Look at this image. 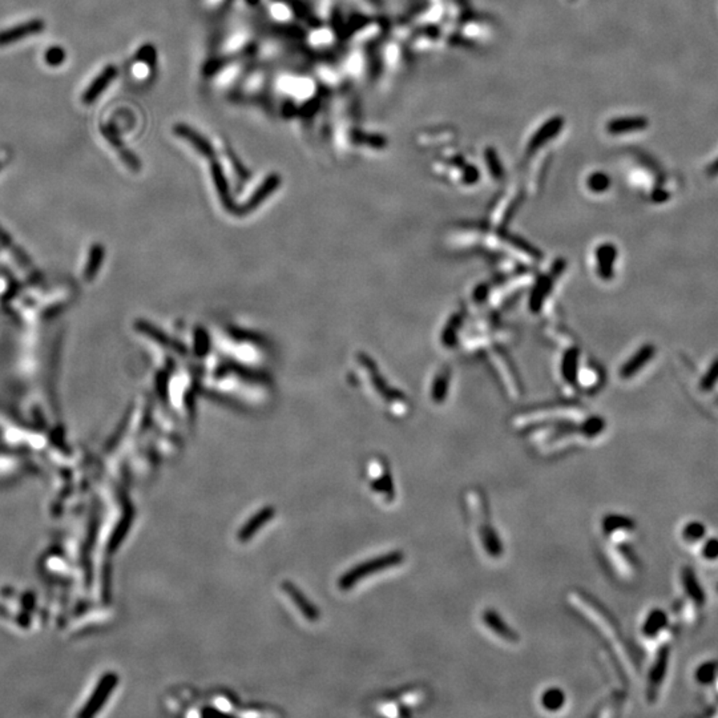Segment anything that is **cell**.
Here are the masks:
<instances>
[{
    "instance_id": "6da1fadb",
    "label": "cell",
    "mask_w": 718,
    "mask_h": 718,
    "mask_svg": "<svg viewBox=\"0 0 718 718\" xmlns=\"http://www.w3.org/2000/svg\"><path fill=\"white\" fill-rule=\"evenodd\" d=\"M403 562V555L401 552H392V553H387V555H383V556H379L374 560H370V562H364L358 567H355L353 571H350L349 574H345L340 580V587L349 588L353 587L355 583H358L361 579H365L370 574H378L382 571H386L387 568H392V567H396L399 565L401 562Z\"/></svg>"
},
{
    "instance_id": "7a4b0ae2",
    "label": "cell",
    "mask_w": 718,
    "mask_h": 718,
    "mask_svg": "<svg viewBox=\"0 0 718 718\" xmlns=\"http://www.w3.org/2000/svg\"><path fill=\"white\" fill-rule=\"evenodd\" d=\"M669 657H670L669 647H661L656 654V658L653 661L652 668L648 675V685H647V697H648V701H651V703L656 701L658 691L661 689V685L665 681Z\"/></svg>"
},
{
    "instance_id": "3957f363",
    "label": "cell",
    "mask_w": 718,
    "mask_h": 718,
    "mask_svg": "<svg viewBox=\"0 0 718 718\" xmlns=\"http://www.w3.org/2000/svg\"><path fill=\"white\" fill-rule=\"evenodd\" d=\"M46 29V23L41 19H32L27 20L25 23L16 25V26L7 28L0 31V47H6L10 44H15L20 40L27 39L29 36L38 35Z\"/></svg>"
},
{
    "instance_id": "277c9868",
    "label": "cell",
    "mask_w": 718,
    "mask_h": 718,
    "mask_svg": "<svg viewBox=\"0 0 718 718\" xmlns=\"http://www.w3.org/2000/svg\"><path fill=\"white\" fill-rule=\"evenodd\" d=\"M118 76V69L115 66H106L104 69L99 74L97 78H93L88 88L84 91L81 96L83 104L92 105L102 95L103 92L111 85V83Z\"/></svg>"
},
{
    "instance_id": "5b68a950",
    "label": "cell",
    "mask_w": 718,
    "mask_h": 718,
    "mask_svg": "<svg viewBox=\"0 0 718 718\" xmlns=\"http://www.w3.org/2000/svg\"><path fill=\"white\" fill-rule=\"evenodd\" d=\"M483 623L484 626L488 628L500 640L506 641V642H518L519 641V636L516 635V632H513L512 628H509L506 624V621L502 619V616H499L494 609L484 611Z\"/></svg>"
},
{
    "instance_id": "8992f818",
    "label": "cell",
    "mask_w": 718,
    "mask_h": 718,
    "mask_svg": "<svg viewBox=\"0 0 718 718\" xmlns=\"http://www.w3.org/2000/svg\"><path fill=\"white\" fill-rule=\"evenodd\" d=\"M681 583L685 589L686 596L697 605L704 607L706 602V595L704 588L701 587L698 577L691 567H684L681 571Z\"/></svg>"
},
{
    "instance_id": "52a82bcc",
    "label": "cell",
    "mask_w": 718,
    "mask_h": 718,
    "mask_svg": "<svg viewBox=\"0 0 718 718\" xmlns=\"http://www.w3.org/2000/svg\"><path fill=\"white\" fill-rule=\"evenodd\" d=\"M656 354V347L652 343L644 345L637 353L635 354L626 365L621 368V377L624 379L632 378L636 373H639L644 366L651 362Z\"/></svg>"
},
{
    "instance_id": "ba28073f",
    "label": "cell",
    "mask_w": 718,
    "mask_h": 718,
    "mask_svg": "<svg viewBox=\"0 0 718 718\" xmlns=\"http://www.w3.org/2000/svg\"><path fill=\"white\" fill-rule=\"evenodd\" d=\"M668 621H669V619H668L665 611H663L660 608L652 609L644 621L642 635L648 639L657 637L660 635V632H663L665 629Z\"/></svg>"
},
{
    "instance_id": "9c48e42d",
    "label": "cell",
    "mask_w": 718,
    "mask_h": 718,
    "mask_svg": "<svg viewBox=\"0 0 718 718\" xmlns=\"http://www.w3.org/2000/svg\"><path fill=\"white\" fill-rule=\"evenodd\" d=\"M648 127V120L642 116H629V118H616L608 130L614 134L627 133V132L641 131Z\"/></svg>"
},
{
    "instance_id": "30bf717a",
    "label": "cell",
    "mask_w": 718,
    "mask_h": 718,
    "mask_svg": "<svg viewBox=\"0 0 718 718\" xmlns=\"http://www.w3.org/2000/svg\"><path fill=\"white\" fill-rule=\"evenodd\" d=\"M635 528V523L629 518H624L621 515H611L604 519L602 522V530L604 534L612 535L614 532L620 531H632Z\"/></svg>"
},
{
    "instance_id": "8fae6325",
    "label": "cell",
    "mask_w": 718,
    "mask_h": 718,
    "mask_svg": "<svg viewBox=\"0 0 718 718\" xmlns=\"http://www.w3.org/2000/svg\"><path fill=\"white\" fill-rule=\"evenodd\" d=\"M541 706L548 712H558L565 705V694L559 688H551L541 694Z\"/></svg>"
},
{
    "instance_id": "7c38bea8",
    "label": "cell",
    "mask_w": 718,
    "mask_h": 718,
    "mask_svg": "<svg viewBox=\"0 0 718 718\" xmlns=\"http://www.w3.org/2000/svg\"><path fill=\"white\" fill-rule=\"evenodd\" d=\"M273 516V511L272 509H263L261 511L257 516H254L250 522L244 527V530L240 532V539L242 541L248 540L251 536L254 535V532H257L260 528H261L263 523L268 522L270 518Z\"/></svg>"
},
{
    "instance_id": "4fadbf2b",
    "label": "cell",
    "mask_w": 718,
    "mask_h": 718,
    "mask_svg": "<svg viewBox=\"0 0 718 718\" xmlns=\"http://www.w3.org/2000/svg\"><path fill=\"white\" fill-rule=\"evenodd\" d=\"M706 535V527L704 523L701 522H689L682 530V537L684 540H686L688 543H696V541H700L701 539H704V536Z\"/></svg>"
},
{
    "instance_id": "5bb4252c",
    "label": "cell",
    "mask_w": 718,
    "mask_h": 718,
    "mask_svg": "<svg viewBox=\"0 0 718 718\" xmlns=\"http://www.w3.org/2000/svg\"><path fill=\"white\" fill-rule=\"evenodd\" d=\"M718 383V357L710 364L703 379L700 380L701 392H712Z\"/></svg>"
},
{
    "instance_id": "9a60e30c",
    "label": "cell",
    "mask_w": 718,
    "mask_h": 718,
    "mask_svg": "<svg viewBox=\"0 0 718 718\" xmlns=\"http://www.w3.org/2000/svg\"><path fill=\"white\" fill-rule=\"evenodd\" d=\"M286 589L289 591L290 596L293 598V600L296 601V604L300 607L302 614H305L308 619H315L317 617V612H315L313 605H310L308 601L305 600V598L301 595L297 589H294L291 586H287Z\"/></svg>"
},
{
    "instance_id": "2e32d148",
    "label": "cell",
    "mask_w": 718,
    "mask_h": 718,
    "mask_svg": "<svg viewBox=\"0 0 718 718\" xmlns=\"http://www.w3.org/2000/svg\"><path fill=\"white\" fill-rule=\"evenodd\" d=\"M67 53L64 48L59 46L50 47L44 53V60L50 67H60L66 62Z\"/></svg>"
},
{
    "instance_id": "e0dca14e",
    "label": "cell",
    "mask_w": 718,
    "mask_h": 718,
    "mask_svg": "<svg viewBox=\"0 0 718 718\" xmlns=\"http://www.w3.org/2000/svg\"><path fill=\"white\" fill-rule=\"evenodd\" d=\"M716 670H717V665L712 661L709 663H704L703 665L698 666L697 670H696V679L700 682V684H710L714 677H716Z\"/></svg>"
},
{
    "instance_id": "ac0fdd59",
    "label": "cell",
    "mask_w": 718,
    "mask_h": 718,
    "mask_svg": "<svg viewBox=\"0 0 718 718\" xmlns=\"http://www.w3.org/2000/svg\"><path fill=\"white\" fill-rule=\"evenodd\" d=\"M600 256L601 265H602L601 270H602L604 275L609 277V275H612V265H614V257H616V250H614V247L607 245V247L601 249Z\"/></svg>"
},
{
    "instance_id": "d6986e66",
    "label": "cell",
    "mask_w": 718,
    "mask_h": 718,
    "mask_svg": "<svg viewBox=\"0 0 718 718\" xmlns=\"http://www.w3.org/2000/svg\"><path fill=\"white\" fill-rule=\"evenodd\" d=\"M176 132H177L179 134L184 136L185 139H188V140H191V141H195V143H196L195 145H196L197 148H200V149H202V151H205V149L208 148V143H207L204 139H201V137L197 134L196 131H193V130H191V128H188V127H185V125H179V127L176 128Z\"/></svg>"
},
{
    "instance_id": "ffe728a7",
    "label": "cell",
    "mask_w": 718,
    "mask_h": 718,
    "mask_svg": "<svg viewBox=\"0 0 718 718\" xmlns=\"http://www.w3.org/2000/svg\"><path fill=\"white\" fill-rule=\"evenodd\" d=\"M701 555L706 560H717L718 559V537H710L706 540L704 547L701 549Z\"/></svg>"
},
{
    "instance_id": "44dd1931",
    "label": "cell",
    "mask_w": 718,
    "mask_h": 718,
    "mask_svg": "<svg viewBox=\"0 0 718 718\" xmlns=\"http://www.w3.org/2000/svg\"><path fill=\"white\" fill-rule=\"evenodd\" d=\"M272 11H273L275 19H278V20H286L290 15V11L285 4H273Z\"/></svg>"
},
{
    "instance_id": "7402d4cb",
    "label": "cell",
    "mask_w": 718,
    "mask_h": 718,
    "mask_svg": "<svg viewBox=\"0 0 718 718\" xmlns=\"http://www.w3.org/2000/svg\"><path fill=\"white\" fill-rule=\"evenodd\" d=\"M706 174L709 177H717L718 176V157L712 163L709 164V167L706 168Z\"/></svg>"
},
{
    "instance_id": "603a6c76",
    "label": "cell",
    "mask_w": 718,
    "mask_h": 718,
    "mask_svg": "<svg viewBox=\"0 0 718 718\" xmlns=\"http://www.w3.org/2000/svg\"><path fill=\"white\" fill-rule=\"evenodd\" d=\"M717 591H718V586H717Z\"/></svg>"
}]
</instances>
